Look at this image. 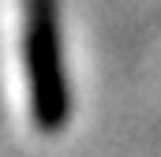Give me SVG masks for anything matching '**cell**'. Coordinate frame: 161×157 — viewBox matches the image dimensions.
Returning a JSON list of instances; mask_svg holds the SVG:
<instances>
[{"label": "cell", "instance_id": "1", "mask_svg": "<svg viewBox=\"0 0 161 157\" xmlns=\"http://www.w3.org/2000/svg\"><path fill=\"white\" fill-rule=\"evenodd\" d=\"M23 68L30 116L41 131H60L68 116V78L60 45V0H23Z\"/></svg>", "mask_w": 161, "mask_h": 157}]
</instances>
